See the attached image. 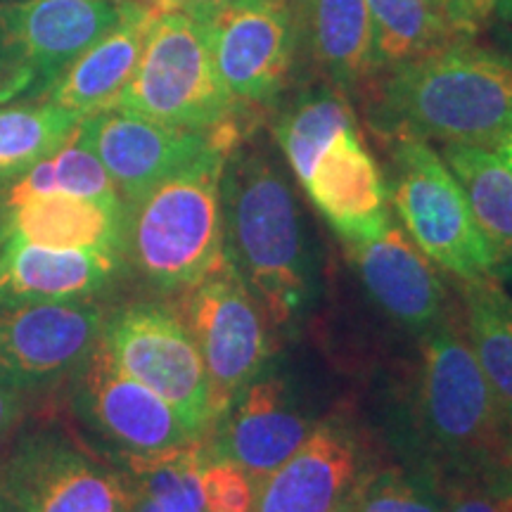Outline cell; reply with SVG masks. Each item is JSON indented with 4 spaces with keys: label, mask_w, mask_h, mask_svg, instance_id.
Instances as JSON below:
<instances>
[{
    "label": "cell",
    "mask_w": 512,
    "mask_h": 512,
    "mask_svg": "<svg viewBox=\"0 0 512 512\" xmlns=\"http://www.w3.org/2000/svg\"><path fill=\"white\" fill-rule=\"evenodd\" d=\"M375 76V117L394 136L496 150L512 138V60L458 41Z\"/></svg>",
    "instance_id": "obj_1"
},
{
    "label": "cell",
    "mask_w": 512,
    "mask_h": 512,
    "mask_svg": "<svg viewBox=\"0 0 512 512\" xmlns=\"http://www.w3.org/2000/svg\"><path fill=\"white\" fill-rule=\"evenodd\" d=\"M223 240L228 264L278 328L299 316L309 271L297 202L266 152L235 145L221 176Z\"/></svg>",
    "instance_id": "obj_2"
},
{
    "label": "cell",
    "mask_w": 512,
    "mask_h": 512,
    "mask_svg": "<svg viewBox=\"0 0 512 512\" xmlns=\"http://www.w3.org/2000/svg\"><path fill=\"white\" fill-rule=\"evenodd\" d=\"M235 145H211L126 207L124 254L159 290H190L228 264L221 176Z\"/></svg>",
    "instance_id": "obj_3"
},
{
    "label": "cell",
    "mask_w": 512,
    "mask_h": 512,
    "mask_svg": "<svg viewBox=\"0 0 512 512\" xmlns=\"http://www.w3.org/2000/svg\"><path fill=\"white\" fill-rule=\"evenodd\" d=\"M422 437L467 472L498 477L508 489L512 427L479 368L465 328L427 330L418 387Z\"/></svg>",
    "instance_id": "obj_4"
},
{
    "label": "cell",
    "mask_w": 512,
    "mask_h": 512,
    "mask_svg": "<svg viewBox=\"0 0 512 512\" xmlns=\"http://www.w3.org/2000/svg\"><path fill=\"white\" fill-rule=\"evenodd\" d=\"M112 110L188 131H214L235 121L238 107L223 91L200 17L159 8L136 72Z\"/></svg>",
    "instance_id": "obj_5"
},
{
    "label": "cell",
    "mask_w": 512,
    "mask_h": 512,
    "mask_svg": "<svg viewBox=\"0 0 512 512\" xmlns=\"http://www.w3.org/2000/svg\"><path fill=\"white\" fill-rule=\"evenodd\" d=\"M392 159L396 211L420 252L463 283L494 275V249L444 157L427 140L394 136Z\"/></svg>",
    "instance_id": "obj_6"
},
{
    "label": "cell",
    "mask_w": 512,
    "mask_h": 512,
    "mask_svg": "<svg viewBox=\"0 0 512 512\" xmlns=\"http://www.w3.org/2000/svg\"><path fill=\"white\" fill-rule=\"evenodd\" d=\"M100 347L128 377L162 396L195 437L216 422L202 354L178 311L155 302L126 306L105 318Z\"/></svg>",
    "instance_id": "obj_7"
},
{
    "label": "cell",
    "mask_w": 512,
    "mask_h": 512,
    "mask_svg": "<svg viewBox=\"0 0 512 512\" xmlns=\"http://www.w3.org/2000/svg\"><path fill=\"white\" fill-rule=\"evenodd\" d=\"M178 313L202 354L211 408L219 420L266 363V311L240 273L226 264L185 290L183 309Z\"/></svg>",
    "instance_id": "obj_8"
},
{
    "label": "cell",
    "mask_w": 512,
    "mask_h": 512,
    "mask_svg": "<svg viewBox=\"0 0 512 512\" xmlns=\"http://www.w3.org/2000/svg\"><path fill=\"white\" fill-rule=\"evenodd\" d=\"M200 19L230 102L247 110L278 98L299 57L290 0H242Z\"/></svg>",
    "instance_id": "obj_9"
},
{
    "label": "cell",
    "mask_w": 512,
    "mask_h": 512,
    "mask_svg": "<svg viewBox=\"0 0 512 512\" xmlns=\"http://www.w3.org/2000/svg\"><path fill=\"white\" fill-rule=\"evenodd\" d=\"M102 328L105 313L88 299L0 306V382L22 394L55 387L91 358Z\"/></svg>",
    "instance_id": "obj_10"
},
{
    "label": "cell",
    "mask_w": 512,
    "mask_h": 512,
    "mask_svg": "<svg viewBox=\"0 0 512 512\" xmlns=\"http://www.w3.org/2000/svg\"><path fill=\"white\" fill-rule=\"evenodd\" d=\"M79 133L100 157L124 207H131L145 192L200 157L211 145L240 140L235 121L214 131H188L121 110L86 117L79 124Z\"/></svg>",
    "instance_id": "obj_11"
},
{
    "label": "cell",
    "mask_w": 512,
    "mask_h": 512,
    "mask_svg": "<svg viewBox=\"0 0 512 512\" xmlns=\"http://www.w3.org/2000/svg\"><path fill=\"white\" fill-rule=\"evenodd\" d=\"M74 406L124 458L159 456L200 439L162 396L117 368L100 342L76 373Z\"/></svg>",
    "instance_id": "obj_12"
},
{
    "label": "cell",
    "mask_w": 512,
    "mask_h": 512,
    "mask_svg": "<svg viewBox=\"0 0 512 512\" xmlns=\"http://www.w3.org/2000/svg\"><path fill=\"white\" fill-rule=\"evenodd\" d=\"M0 489L27 512H124V486L60 434L24 437L0 460Z\"/></svg>",
    "instance_id": "obj_13"
},
{
    "label": "cell",
    "mask_w": 512,
    "mask_h": 512,
    "mask_svg": "<svg viewBox=\"0 0 512 512\" xmlns=\"http://www.w3.org/2000/svg\"><path fill=\"white\" fill-rule=\"evenodd\" d=\"M133 0H24L0 5V24L46 91L64 69L119 22Z\"/></svg>",
    "instance_id": "obj_14"
},
{
    "label": "cell",
    "mask_w": 512,
    "mask_h": 512,
    "mask_svg": "<svg viewBox=\"0 0 512 512\" xmlns=\"http://www.w3.org/2000/svg\"><path fill=\"white\" fill-rule=\"evenodd\" d=\"M216 422L221 430L211 456L240 465L256 484L290 460L316 430L294 408L278 377H254Z\"/></svg>",
    "instance_id": "obj_15"
},
{
    "label": "cell",
    "mask_w": 512,
    "mask_h": 512,
    "mask_svg": "<svg viewBox=\"0 0 512 512\" xmlns=\"http://www.w3.org/2000/svg\"><path fill=\"white\" fill-rule=\"evenodd\" d=\"M361 479L354 437L339 425H318L304 446L259 484L254 512H349Z\"/></svg>",
    "instance_id": "obj_16"
},
{
    "label": "cell",
    "mask_w": 512,
    "mask_h": 512,
    "mask_svg": "<svg viewBox=\"0 0 512 512\" xmlns=\"http://www.w3.org/2000/svg\"><path fill=\"white\" fill-rule=\"evenodd\" d=\"M304 188L330 228L349 245L380 238L392 226L382 171L356 126L332 140Z\"/></svg>",
    "instance_id": "obj_17"
},
{
    "label": "cell",
    "mask_w": 512,
    "mask_h": 512,
    "mask_svg": "<svg viewBox=\"0 0 512 512\" xmlns=\"http://www.w3.org/2000/svg\"><path fill=\"white\" fill-rule=\"evenodd\" d=\"M159 8V0H133L119 22L64 69L48 100L81 119L112 110L136 72Z\"/></svg>",
    "instance_id": "obj_18"
},
{
    "label": "cell",
    "mask_w": 512,
    "mask_h": 512,
    "mask_svg": "<svg viewBox=\"0 0 512 512\" xmlns=\"http://www.w3.org/2000/svg\"><path fill=\"white\" fill-rule=\"evenodd\" d=\"M370 297L411 330H432L444 313V283L411 235L389 226L380 238L349 245Z\"/></svg>",
    "instance_id": "obj_19"
},
{
    "label": "cell",
    "mask_w": 512,
    "mask_h": 512,
    "mask_svg": "<svg viewBox=\"0 0 512 512\" xmlns=\"http://www.w3.org/2000/svg\"><path fill=\"white\" fill-rule=\"evenodd\" d=\"M121 256L95 249H53L0 242V306L81 302L117 275Z\"/></svg>",
    "instance_id": "obj_20"
},
{
    "label": "cell",
    "mask_w": 512,
    "mask_h": 512,
    "mask_svg": "<svg viewBox=\"0 0 512 512\" xmlns=\"http://www.w3.org/2000/svg\"><path fill=\"white\" fill-rule=\"evenodd\" d=\"M299 57L309 60L339 91L377 76L373 24L366 0H290Z\"/></svg>",
    "instance_id": "obj_21"
},
{
    "label": "cell",
    "mask_w": 512,
    "mask_h": 512,
    "mask_svg": "<svg viewBox=\"0 0 512 512\" xmlns=\"http://www.w3.org/2000/svg\"><path fill=\"white\" fill-rule=\"evenodd\" d=\"M126 207L50 192L8 209L0 242L19 240L53 249H95L124 256Z\"/></svg>",
    "instance_id": "obj_22"
},
{
    "label": "cell",
    "mask_w": 512,
    "mask_h": 512,
    "mask_svg": "<svg viewBox=\"0 0 512 512\" xmlns=\"http://www.w3.org/2000/svg\"><path fill=\"white\" fill-rule=\"evenodd\" d=\"M444 162L463 188L472 219L496 259L512 256V169L496 150L446 143Z\"/></svg>",
    "instance_id": "obj_23"
},
{
    "label": "cell",
    "mask_w": 512,
    "mask_h": 512,
    "mask_svg": "<svg viewBox=\"0 0 512 512\" xmlns=\"http://www.w3.org/2000/svg\"><path fill=\"white\" fill-rule=\"evenodd\" d=\"M200 439L150 458H126L124 512H207Z\"/></svg>",
    "instance_id": "obj_24"
},
{
    "label": "cell",
    "mask_w": 512,
    "mask_h": 512,
    "mask_svg": "<svg viewBox=\"0 0 512 512\" xmlns=\"http://www.w3.org/2000/svg\"><path fill=\"white\" fill-rule=\"evenodd\" d=\"M463 302L472 351L512 427V299L489 275L465 283Z\"/></svg>",
    "instance_id": "obj_25"
},
{
    "label": "cell",
    "mask_w": 512,
    "mask_h": 512,
    "mask_svg": "<svg viewBox=\"0 0 512 512\" xmlns=\"http://www.w3.org/2000/svg\"><path fill=\"white\" fill-rule=\"evenodd\" d=\"M377 74L463 41L434 0H366Z\"/></svg>",
    "instance_id": "obj_26"
},
{
    "label": "cell",
    "mask_w": 512,
    "mask_h": 512,
    "mask_svg": "<svg viewBox=\"0 0 512 512\" xmlns=\"http://www.w3.org/2000/svg\"><path fill=\"white\" fill-rule=\"evenodd\" d=\"M347 128H354V112L347 98L335 88H316L294 100L275 124V140L283 147L299 183L306 185L318 159Z\"/></svg>",
    "instance_id": "obj_27"
},
{
    "label": "cell",
    "mask_w": 512,
    "mask_h": 512,
    "mask_svg": "<svg viewBox=\"0 0 512 512\" xmlns=\"http://www.w3.org/2000/svg\"><path fill=\"white\" fill-rule=\"evenodd\" d=\"M81 121L79 114L50 100L0 107V183L55 155Z\"/></svg>",
    "instance_id": "obj_28"
},
{
    "label": "cell",
    "mask_w": 512,
    "mask_h": 512,
    "mask_svg": "<svg viewBox=\"0 0 512 512\" xmlns=\"http://www.w3.org/2000/svg\"><path fill=\"white\" fill-rule=\"evenodd\" d=\"M53 166L57 192L83 197V200H93L100 204H110V207H124L117 185H114L107 169L102 166L100 157L93 152V147L83 140L79 128L55 152Z\"/></svg>",
    "instance_id": "obj_29"
},
{
    "label": "cell",
    "mask_w": 512,
    "mask_h": 512,
    "mask_svg": "<svg viewBox=\"0 0 512 512\" xmlns=\"http://www.w3.org/2000/svg\"><path fill=\"white\" fill-rule=\"evenodd\" d=\"M349 512H439L437 503L399 472L384 470L358 484Z\"/></svg>",
    "instance_id": "obj_30"
},
{
    "label": "cell",
    "mask_w": 512,
    "mask_h": 512,
    "mask_svg": "<svg viewBox=\"0 0 512 512\" xmlns=\"http://www.w3.org/2000/svg\"><path fill=\"white\" fill-rule=\"evenodd\" d=\"M202 491L207 512H254L259 484L240 465L207 453L202 465Z\"/></svg>",
    "instance_id": "obj_31"
},
{
    "label": "cell",
    "mask_w": 512,
    "mask_h": 512,
    "mask_svg": "<svg viewBox=\"0 0 512 512\" xmlns=\"http://www.w3.org/2000/svg\"><path fill=\"white\" fill-rule=\"evenodd\" d=\"M446 24L463 41H472L496 10V0H434Z\"/></svg>",
    "instance_id": "obj_32"
},
{
    "label": "cell",
    "mask_w": 512,
    "mask_h": 512,
    "mask_svg": "<svg viewBox=\"0 0 512 512\" xmlns=\"http://www.w3.org/2000/svg\"><path fill=\"white\" fill-rule=\"evenodd\" d=\"M31 86H34V74L22 60L8 31L0 24V102L15 98Z\"/></svg>",
    "instance_id": "obj_33"
},
{
    "label": "cell",
    "mask_w": 512,
    "mask_h": 512,
    "mask_svg": "<svg viewBox=\"0 0 512 512\" xmlns=\"http://www.w3.org/2000/svg\"><path fill=\"white\" fill-rule=\"evenodd\" d=\"M446 512H512V491L505 486H458L448 498Z\"/></svg>",
    "instance_id": "obj_34"
},
{
    "label": "cell",
    "mask_w": 512,
    "mask_h": 512,
    "mask_svg": "<svg viewBox=\"0 0 512 512\" xmlns=\"http://www.w3.org/2000/svg\"><path fill=\"white\" fill-rule=\"evenodd\" d=\"M24 396L27 394L17 392V389L0 382V441L8 439L10 434L15 432L19 420H22L24 406H27V403H24Z\"/></svg>",
    "instance_id": "obj_35"
},
{
    "label": "cell",
    "mask_w": 512,
    "mask_h": 512,
    "mask_svg": "<svg viewBox=\"0 0 512 512\" xmlns=\"http://www.w3.org/2000/svg\"><path fill=\"white\" fill-rule=\"evenodd\" d=\"M164 8H176V10H185L190 15L197 17H207L211 12L228 8V5L242 3V0H159Z\"/></svg>",
    "instance_id": "obj_36"
},
{
    "label": "cell",
    "mask_w": 512,
    "mask_h": 512,
    "mask_svg": "<svg viewBox=\"0 0 512 512\" xmlns=\"http://www.w3.org/2000/svg\"><path fill=\"white\" fill-rule=\"evenodd\" d=\"M494 278H496V283L503 287V292L512 299V256L498 261L494 268Z\"/></svg>",
    "instance_id": "obj_37"
},
{
    "label": "cell",
    "mask_w": 512,
    "mask_h": 512,
    "mask_svg": "<svg viewBox=\"0 0 512 512\" xmlns=\"http://www.w3.org/2000/svg\"><path fill=\"white\" fill-rule=\"evenodd\" d=\"M0 512H27V510H24L19 503L12 501V498L0 489Z\"/></svg>",
    "instance_id": "obj_38"
},
{
    "label": "cell",
    "mask_w": 512,
    "mask_h": 512,
    "mask_svg": "<svg viewBox=\"0 0 512 512\" xmlns=\"http://www.w3.org/2000/svg\"><path fill=\"white\" fill-rule=\"evenodd\" d=\"M496 15L512 24V0H496Z\"/></svg>",
    "instance_id": "obj_39"
},
{
    "label": "cell",
    "mask_w": 512,
    "mask_h": 512,
    "mask_svg": "<svg viewBox=\"0 0 512 512\" xmlns=\"http://www.w3.org/2000/svg\"><path fill=\"white\" fill-rule=\"evenodd\" d=\"M496 152L505 159V162H508V166L512 169V138H510V140H505L503 145H498V147H496Z\"/></svg>",
    "instance_id": "obj_40"
},
{
    "label": "cell",
    "mask_w": 512,
    "mask_h": 512,
    "mask_svg": "<svg viewBox=\"0 0 512 512\" xmlns=\"http://www.w3.org/2000/svg\"><path fill=\"white\" fill-rule=\"evenodd\" d=\"M508 489L512 491V444H510V458H508Z\"/></svg>",
    "instance_id": "obj_41"
}]
</instances>
